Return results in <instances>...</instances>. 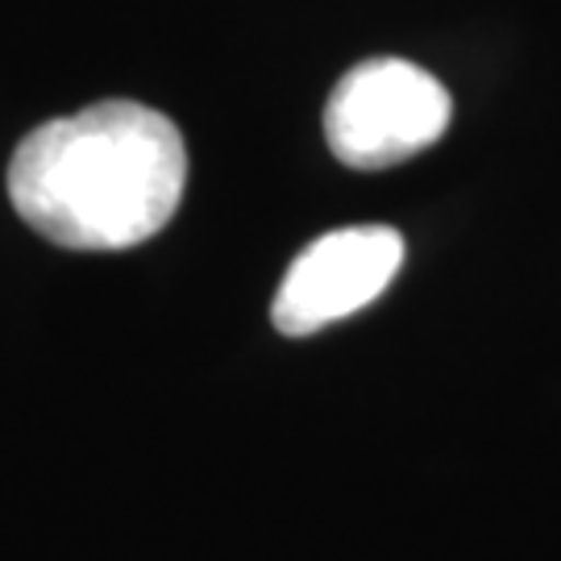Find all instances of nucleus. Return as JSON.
I'll return each mask as SVG.
<instances>
[{"instance_id": "nucleus-2", "label": "nucleus", "mask_w": 561, "mask_h": 561, "mask_svg": "<svg viewBox=\"0 0 561 561\" xmlns=\"http://www.w3.org/2000/svg\"><path fill=\"white\" fill-rule=\"evenodd\" d=\"M454 101L437 76L408 59H366L345 71L324 108V138L354 171H387L449 129Z\"/></svg>"}, {"instance_id": "nucleus-1", "label": "nucleus", "mask_w": 561, "mask_h": 561, "mask_svg": "<svg viewBox=\"0 0 561 561\" xmlns=\"http://www.w3.org/2000/svg\"><path fill=\"white\" fill-rule=\"evenodd\" d=\"M187 187L180 125L138 101L88 104L25 134L9 201L62 250H129L175 217Z\"/></svg>"}, {"instance_id": "nucleus-3", "label": "nucleus", "mask_w": 561, "mask_h": 561, "mask_svg": "<svg viewBox=\"0 0 561 561\" xmlns=\"http://www.w3.org/2000/svg\"><path fill=\"white\" fill-rule=\"evenodd\" d=\"M403 266V238L391 225H350L317 238L287 266L271 321L283 337H308L375 304Z\"/></svg>"}]
</instances>
